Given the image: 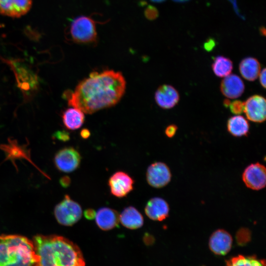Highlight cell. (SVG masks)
I'll use <instances>...</instances> for the list:
<instances>
[{
	"instance_id": "11",
	"label": "cell",
	"mask_w": 266,
	"mask_h": 266,
	"mask_svg": "<svg viewBox=\"0 0 266 266\" xmlns=\"http://www.w3.org/2000/svg\"><path fill=\"white\" fill-rule=\"evenodd\" d=\"M134 181L127 173L119 171L111 176L108 185L112 195L117 198H123L133 188Z\"/></svg>"
},
{
	"instance_id": "13",
	"label": "cell",
	"mask_w": 266,
	"mask_h": 266,
	"mask_svg": "<svg viewBox=\"0 0 266 266\" xmlns=\"http://www.w3.org/2000/svg\"><path fill=\"white\" fill-rule=\"evenodd\" d=\"M179 99V94L177 90L168 84L159 86L155 94L156 103L163 109L173 107L178 103Z\"/></svg>"
},
{
	"instance_id": "23",
	"label": "cell",
	"mask_w": 266,
	"mask_h": 266,
	"mask_svg": "<svg viewBox=\"0 0 266 266\" xmlns=\"http://www.w3.org/2000/svg\"><path fill=\"white\" fill-rule=\"evenodd\" d=\"M0 148L4 151L6 157L8 159L24 158L29 161V154L27 150L21 145H18L17 141L14 139H8L7 144L0 146Z\"/></svg>"
},
{
	"instance_id": "25",
	"label": "cell",
	"mask_w": 266,
	"mask_h": 266,
	"mask_svg": "<svg viewBox=\"0 0 266 266\" xmlns=\"http://www.w3.org/2000/svg\"><path fill=\"white\" fill-rule=\"evenodd\" d=\"M231 112L234 114L238 115L242 113L244 110V102L240 100H235L229 105Z\"/></svg>"
},
{
	"instance_id": "4",
	"label": "cell",
	"mask_w": 266,
	"mask_h": 266,
	"mask_svg": "<svg viewBox=\"0 0 266 266\" xmlns=\"http://www.w3.org/2000/svg\"><path fill=\"white\" fill-rule=\"evenodd\" d=\"M96 23L89 16L80 15L74 18L69 30L72 40L80 44L96 43L98 40Z\"/></svg>"
},
{
	"instance_id": "27",
	"label": "cell",
	"mask_w": 266,
	"mask_h": 266,
	"mask_svg": "<svg viewBox=\"0 0 266 266\" xmlns=\"http://www.w3.org/2000/svg\"><path fill=\"white\" fill-rule=\"evenodd\" d=\"M177 127L174 124L168 125L165 129V133L167 137H172L176 133L177 130Z\"/></svg>"
},
{
	"instance_id": "34",
	"label": "cell",
	"mask_w": 266,
	"mask_h": 266,
	"mask_svg": "<svg viewBox=\"0 0 266 266\" xmlns=\"http://www.w3.org/2000/svg\"><path fill=\"white\" fill-rule=\"evenodd\" d=\"M231 102V101L229 99H225L223 101L224 105L226 107H229Z\"/></svg>"
},
{
	"instance_id": "12",
	"label": "cell",
	"mask_w": 266,
	"mask_h": 266,
	"mask_svg": "<svg viewBox=\"0 0 266 266\" xmlns=\"http://www.w3.org/2000/svg\"><path fill=\"white\" fill-rule=\"evenodd\" d=\"M232 243L231 235L223 229L217 230L213 233L209 241L211 250L219 255H224L228 253L232 248Z\"/></svg>"
},
{
	"instance_id": "14",
	"label": "cell",
	"mask_w": 266,
	"mask_h": 266,
	"mask_svg": "<svg viewBox=\"0 0 266 266\" xmlns=\"http://www.w3.org/2000/svg\"><path fill=\"white\" fill-rule=\"evenodd\" d=\"M144 211L151 220L162 221L168 216L169 207L168 203L163 198L154 197L147 201Z\"/></svg>"
},
{
	"instance_id": "32",
	"label": "cell",
	"mask_w": 266,
	"mask_h": 266,
	"mask_svg": "<svg viewBox=\"0 0 266 266\" xmlns=\"http://www.w3.org/2000/svg\"><path fill=\"white\" fill-rule=\"evenodd\" d=\"M70 178L67 176L62 177L60 180L61 185L64 188L68 187L70 184Z\"/></svg>"
},
{
	"instance_id": "1",
	"label": "cell",
	"mask_w": 266,
	"mask_h": 266,
	"mask_svg": "<svg viewBox=\"0 0 266 266\" xmlns=\"http://www.w3.org/2000/svg\"><path fill=\"white\" fill-rule=\"evenodd\" d=\"M126 86L120 72H92L77 85L74 92L66 91L64 96L69 105L92 114L118 103L125 93Z\"/></svg>"
},
{
	"instance_id": "18",
	"label": "cell",
	"mask_w": 266,
	"mask_h": 266,
	"mask_svg": "<svg viewBox=\"0 0 266 266\" xmlns=\"http://www.w3.org/2000/svg\"><path fill=\"white\" fill-rule=\"evenodd\" d=\"M119 221L123 226L131 230L140 228L144 222L142 214L133 206L127 207L122 211Z\"/></svg>"
},
{
	"instance_id": "26",
	"label": "cell",
	"mask_w": 266,
	"mask_h": 266,
	"mask_svg": "<svg viewBox=\"0 0 266 266\" xmlns=\"http://www.w3.org/2000/svg\"><path fill=\"white\" fill-rule=\"evenodd\" d=\"M145 17L149 20H155L159 16V12L155 6L148 5L144 11Z\"/></svg>"
},
{
	"instance_id": "22",
	"label": "cell",
	"mask_w": 266,
	"mask_h": 266,
	"mask_svg": "<svg viewBox=\"0 0 266 266\" xmlns=\"http://www.w3.org/2000/svg\"><path fill=\"white\" fill-rule=\"evenodd\" d=\"M211 66L214 73L219 77H225L229 75L233 68L232 61L223 56L216 57Z\"/></svg>"
},
{
	"instance_id": "3",
	"label": "cell",
	"mask_w": 266,
	"mask_h": 266,
	"mask_svg": "<svg viewBox=\"0 0 266 266\" xmlns=\"http://www.w3.org/2000/svg\"><path fill=\"white\" fill-rule=\"evenodd\" d=\"M37 262L33 241L17 234H0V266H34Z\"/></svg>"
},
{
	"instance_id": "7",
	"label": "cell",
	"mask_w": 266,
	"mask_h": 266,
	"mask_svg": "<svg viewBox=\"0 0 266 266\" xmlns=\"http://www.w3.org/2000/svg\"><path fill=\"white\" fill-rule=\"evenodd\" d=\"M242 180L246 186L253 190L264 189L266 185V169L265 166L257 162L248 166L244 170Z\"/></svg>"
},
{
	"instance_id": "24",
	"label": "cell",
	"mask_w": 266,
	"mask_h": 266,
	"mask_svg": "<svg viewBox=\"0 0 266 266\" xmlns=\"http://www.w3.org/2000/svg\"><path fill=\"white\" fill-rule=\"evenodd\" d=\"M227 266H266V263L254 256L239 255L228 261Z\"/></svg>"
},
{
	"instance_id": "5",
	"label": "cell",
	"mask_w": 266,
	"mask_h": 266,
	"mask_svg": "<svg viewBox=\"0 0 266 266\" xmlns=\"http://www.w3.org/2000/svg\"><path fill=\"white\" fill-rule=\"evenodd\" d=\"M15 74L18 87L29 97L37 89L38 77L26 64L18 60H5Z\"/></svg>"
},
{
	"instance_id": "33",
	"label": "cell",
	"mask_w": 266,
	"mask_h": 266,
	"mask_svg": "<svg viewBox=\"0 0 266 266\" xmlns=\"http://www.w3.org/2000/svg\"><path fill=\"white\" fill-rule=\"evenodd\" d=\"M90 132L87 129H83L80 132V135L82 138L87 139L90 137Z\"/></svg>"
},
{
	"instance_id": "29",
	"label": "cell",
	"mask_w": 266,
	"mask_h": 266,
	"mask_svg": "<svg viewBox=\"0 0 266 266\" xmlns=\"http://www.w3.org/2000/svg\"><path fill=\"white\" fill-rule=\"evenodd\" d=\"M55 136L58 139L63 141L69 140V134L65 131H58L54 133Z\"/></svg>"
},
{
	"instance_id": "31",
	"label": "cell",
	"mask_w": 266,
	"mask_h": 266,
	"mask_svg": "<svg viewBox=\"0 0 266 266\" xmlns=\"http://www.w3.org/2000/svg\"><path fill=\"white\" fill-rule=\"evenodd\" d=\"M266 68H264L259 74L260 83L264 88H266Z\"/></svg>"
},
{
	"instance_id": "2",
	"label": "cell",
	"mask_w": 266,
	"mask_h": 266,
	"mask_svg": "<svg viewBox=\"0 0 266 266\" xmlns=\"http://www.w3.org/2000/svg\"><path fill=\"white\" fill-rule=\"evenodd\" d=\"M37 262L34 266H85L79 248L73 242L57 235L34 236L33 240Z\"/></svg>"
},
{
	"instance_id": "37",
	"label": "cell",
	"mask_w": 266,
	"mask_h": 266,
	"mask_svg": "<svg viewBox=\"0 0 266 266\" xmlns=\"http://www.w3.org/2000/svg\"></svg>"
},
{
	"instance_id": "6",
	"label": "cell",
	"mask_w": 266,
	"mask_h": 266,
	"mask_svg": "<svg viewBox=\"0 0 266 266\" xmlns=\"http://www.w3.org/2000/svg\"><path fill=\"white\" fill-rule=\"evenodd\" d=\"M54 216L57 222L65 226H71L76 223L82 216L80 204L66 195L64 199L55 207Z\"/></svg>"
},
{
	"instance_id": "21",
	"label": "cell",
	"mask_w": 266,
	"mask_h": 266,
	"mask_svg": "<svg viewBox=\"0 0 266 266\" xmlns=\"http://www.w3.org/2000/svg\"><path fill=\"white\" fill-rule=\"evenodd\" d=\"M227 130L235 137L247 136L249 133V124L242 116L236 115L230 117L227 121Z\"/></svg>"
},
{
	"instance_id": "8",
	"label": "cell",
	"mask_w": 266,
	"mask_h": 266,
	"mask_svg": "<svg viewBox=\"0 0 266 266\" xmlns=\"http://www.w3.org/2000/svg\"><path fill=\"white\" fill-rule=\"evenodd\" d=\"M81 157L77 150L69 147L59 150L54 157V163L60 171L69 173L77 169L80 166Z\"/></svg>"
},
{
	"instance_id": "30",
	"label": "cell",
	"mask_w": 266,
	"mask_h": 266,
	"mask_svg": "<svg viewBox=\"0 0 266 266\" xmlns=\"http://www.w3.org/2000/svg\"><path fill=\"white\" fill-rule=\"evenodd\" d=\"M96 212L95 210L92 208H88L86 209L84 212L85 217L89 220H92L95 218Z\"/></svg>"
},
{
	"instance_id": "10",
	"label": "cell",
	"mask_w": 266,
	"mask_h": 266,
	"mask_svg": "<svg viewBox=\"0 0 266 266\" xmlns=\"http://www.w3.org/2000/svg\"><path fill=\"white\" fill-rule=\"evenodd\" d=\"M247 119L255 123H262L266 118V100L261 95H254L244 102V110Z\"/></svg>"
},
{
	"instance_id": "35",
	"label": "cell",
	"mask_w": 266,
	"mask_h": 266,
	"mask_svg": "<svg viewBox=\"0 0 266 266\" xmlns=\"http://www.w3.org/2000/svg\"><path fill=\"white\" fill-rule=\"evenodd\" d=\"M260 32L261 35L265 36L266 35V29L264 27H261L260 28Z\"/></svg>"
},
{
	"instance_id": "15",
	"label": "cell",
	"mask_w": 266,
	"mask_h": 266,
	"mask_svg": "<svg viewBox=\"0 0 266 266\" xmlns=\"http://www.w3.org/2000/svg\"><path fill=\"white\" fill-rule=\"evenodd\" d=\"M32 0H0V14L11 17H19L30 9Z\"/></svg>"
},
{
	"instance_id": "36",
	"label": "cell",
	"mask_w": 266,
	"mask_h": 266,
	"mask_svg": "<svg viewBox=\"0 0 266 266\" xmlns=\"http://www.w3.org/2000/svg\"><path fill=\"white\" fill-rule=\"evenodd\" d=\"M150 0L154 2H161L164 1L165 0Z\"/></svg>"
},
{
	"instance_id": "9",
	"label": "cell",
	"mask_w": 266,
	"mask_h": 266,
	"mask_svg": "<svg viewBox=\"0 0 266 266\" xmlns=\"http://www.w3.org/2000/svg\"><path fill=\"white\" fill-rule=\"evenodd\" d=\"M146 177L149 185L155 188H161L170 182L171 173L169 167L165 163L157 162L148 166Z\"/></svg>"
},
{
	"instance_id": "19",
	"label": "cell",
	"mask_w": 266,
	"mask_h": 266,
	"mask_svg": "<svg viewBox=\"0 0 266 266\" xmlns=\"http://www.w3.org/2000/svg\"><path fill=\"white\" fill-rule=\"evenodd\" d=\"M261 65L258 60L248 57L243 59L239 63V70L242 76L245 79L253 81L258 77Z\"/></svg>"
},
{
	"instance_id": "17",
	"label": "cell",
	"mask_w": 266,
	"mask_h": 266,
	"mask_svg": "<svg viewBox=\"0 0 266 266\" xmlns=\"http://www.w3.org/2000/svg\"><path fill=\"white\" fill-rule=\"evenodd\" d=\"M96 222L100 229L108 231L116 227L119 222L117 211L109 207H102L96 212Z\"/></svg>"
},
{
	"instance_id": "20",
	"label": "cell",
	"mask_w": 266,
	"mask_h": 266,
	"mask_svg": "<svg viewBox=\"0 0 266 266\" xmlns=\"http://www.w3.org/2000/svg\"><path fill=\"white\" fill-rule=\"evenodd\" d=\"M63 122L65 127L69 130L80 128L85 121L84 113L76 108H69L62 115Z\"/></svg>"
},
{
	"instance_id": "28",
	"label": "cell",
	"mask_w": 266,
	"mask_h": 266,
	"mask_svg": "<svg viewBox=\"0 0 266 266\" xmlns=\"http://www.w3.org/2000/svg\"><path fill=\"white\" fill-rule=\"evenodd\" d=\"M215 45V40L213 38H209L203 43V46L205 51L210 52L214 48Z\"/></svg>"
},
{
	"instance_id": "16",
	"label": "cell",
	"mask_w": 266,
	"mask_h": 266,
	"mask_svg": "<svg viewBox=\"0 0 266 266\" xmlns=\"http://www.w3.org/2000/svg\"><path fill=\"white\" fill-rule=\"evenodd\" d=\"M245 86L243 81L237 75L230 74L225 77L220 84V91L229 99H236L243 93Z\"/></svg>"
}]
</instances>
